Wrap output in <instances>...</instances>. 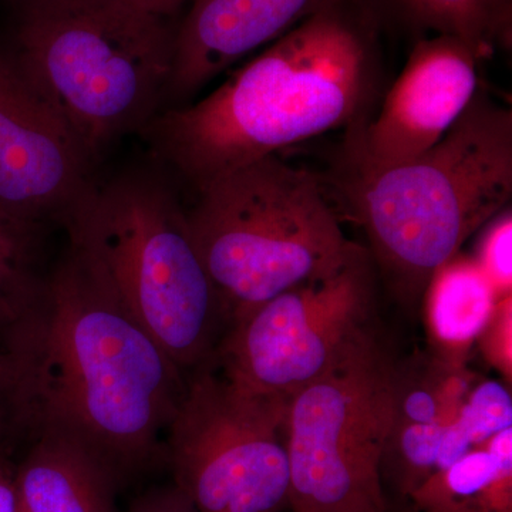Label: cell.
I'll return each mask as SVG.
<instances>
[{"label":"cell","instance_id":"1","mask_svg":"<svg viewBox=\"0 0 512 512\" xmlns=\"http://www.w3.org/2000/svg\"><path fill=\"white\" fill-rule=\"evenodd\" d=\"M0 350L13 433L79 441L121 480L165 460L187 375L131 318L82 248L67 239L32 313Z\"/></svg>","mask_w":512,"mask_h":512},{"label":"cell","instance_id":"2","mask_svg":"<svg viewBox=\"0 0 512 512\" xmlns=\"http://www.w3.org/2000/svg\"><path fill=\"white\" fill-rule=\"evenodd\" d=\"M377 16L335 0L197 103L161 110L140 136L195 190L369 117L379 86Z\"/></svg>","mask_w":512,"mask_h":512},{"label":"cell","instance_id":"3","mask_svg":"<svg viewBox=\"0 0 512 512\" xmlns=\"http://www.w3.org/2000/svg\"><path fill=\"white\" fill-rule=\"evenodd\" d=\"M369 254L406 301L512 197V111L478 89L439 143L407 163L342 175Z\"/></svg>","mask_w":512,"mask_h":512},{"label":"cell","instance_id":"4","mask_svg":"<svg viewBox=\"0 0 512 512\" xmlns=\"http://www.w3.org/2000/svg\"><path fill=\"white\" fill-rule=\"evenodd\" d=\"M174 40L126 0H25L8 49L96 163L164 109Z\"/></svg>","mask_w":512,"mask_h":512},{"label":"cell","instance_id":"5","mask_svg":"<svg viewBox=\"0 0 512 512\" xmlns=\"http://www.w3.org/2000/svg\"><path fill=\"white\" fill-rule=\"evenodd\" d=\"M64 231L185 375L210 360L227 315L163 177L131 171L97 184Z\"/></svg>","mask_w":512,"mask_h":512},{"label":"cell","instance_id":"6","mask_svg":"<svg viewBox=\"0 0 512 512\" xmlns=\"http://www.w3.org/2000/svg\"><path fill=\"white\" fill-rule=\"evenodd\" d=\"M188 225L228 325L279 293L338 271L359 249L319 178L275 156L200 188Z\"/></svg>","mask_w":512,"mask_h":512},{"label":"cell","instance_id":"7","mask_svg":"<svg viewBox=\"0 0 512 512\" xmlns=\"http://www.w3.org/2000/svg\"><path fill=\"white\" fill-rule=\"evenodd\" d=\"M396 369L379 340L288 400L292 512H387L383 457Z\"/></svg>","mask_w":512,"mask_h":512},{"label":"cell","instance_id":"8","mask_svg":"<svg viewBox=\"0 0 512 512\" xmlns=\"http://www.w3.org/2000/svg\"><path fill=\"white\" fill-rule=\"evenodd\" d=\"M357 249L338 271L279 293L229 323L210 363L239 390L289 399L376 342L375 274Z\"/></svg>","mask_w":512,"mask_h":512},{"label":"cell","instance_id":"9","mask_svg":"<svg viewBox=\"0 0 512 512\" xmlns=\"http://www.w3.org/2000/svg\"><path fill=\"white\" fill-rule=\"evenodd\" d=\"M288 400L239 390L210 360L187 376L165 436V460L198 512L289 507Z\"/></svg>","mask_w":512,"mask_h":512},{"label":"cell","instance_id":"10","mask_svg":"<svg viewBox=\"0 0 512 512\" xmlns=\"http://www.w3.org/2000/svg\"><path fill=\"white\" fill-rule=\"evenodd\" d=\"M94 161L9 49H0V210L66 229L96 188Z\"/></svg>","mask_w":512,"mask_h":512},{"label":"cell","instance_id":"11","mask_svg":"<svg viewBox=\"0 0 512 512\" xmlns=\"http://www.w3.org/2000/svg\"><path fill=\"white\" fill-rule=\"evenodd\" d=\"M480 59L456 37H421L377 116L349 128L343 174L407 163L446 136L476 96Z\"/></svg>","mask_w":512,"mask_h":512},{"label":"cell","instance_id":"12","mask_svg":"<svg viewBox=\"0 0 512 512\" xmlns=\"http://www.w3.org/2000/svg\"><path fill=\"white\" fill-rule=\"evenodd\" d=\"M335 0H192L175 28L164 109L187 104L242 57L271 45ZM163 109V110H164Z\"/></svg>","mask_w":512,"mask_h":512},{"label":"cell","instance_id":"13","mask_svg":"<svg viewBox=\"0 0 512 512\" xmlns=\"http://www.w3.org/2000/svg\"><path fill=\"white\" fill-rule=\"evenodd\" d=\"M15 473L20 512H116L120 478L79 441L36 431Z\"/></svg>","mask_w":512,"mask_h":512},{"label":"cell","instance_id":"14","mask_svg":"<svg viewBox=\"0 0 512 512\" xmlns=\"http://www.w3.org/2000/svg\"><path fill=\"white\" fill-rule=\"evenodd\" d=\"M409 498L417 512H512V427L431 474Z\"/></svg>","mask_w":512,"mask_h":512},{"label":"cell","instance_id":"15","mask_svg":"<svg viewBox=\"0 0 512 512\" xmlns=\"http://www.w3.org/2000/svg\"><path fill=\"white\" fill-rule=\"evenodd\" d=\"M424 293L430 330L443 356L464 359L493 316L500 293L476 259L461 252L434 272Z\"/></svg>","mask_w":512,"mask_h":512},{"label":"cell","instance_id":"16","mask_svg":"<svg viewBox=\"0 0 512 512\" xmlns=\"http://www.w3.org/2000/svg\"><path fill=\"white\" fill-rule=\"evenodd\" d=\"M397 22L430 36L456 37L481 60L511 46L512 0H365Z\"/></svg>","mask_w":512,"mask_h":512},{"label":"cell","instance_id":"17","mask_svg":"<svg viewBox=\"0 0 512 512\" xmlns=\"http://www.w3.org/2000/svg\"><path fill=\"white\" fill-rule=\"evenodd\" d=\"M45 231L0 210V345L42 296L47 274L40 269Z\"/></svg>","mask_w":512,"mask_h":512},{"label":"cell","instance_id":"18","mask_svg":"<svg viewBox=\"0 0 512 512\" xmlns=\"http://www.w3.org/2000/svg\"><path fill=\"white\" fill-rule=\"evenodd\" d=\"M510 427H512L510 389L494 380L477 383L468 394L457 419L447 426L437 471L451 466L468 451L481 446L495 434Z\"/></svg>","mask_w":512,"mask_h":512},{"label":"cell","instance_id":"19","mask_svg":"<svg viewBox=\"0 0 512 512\" xmlns=\"http://www.w3.org/2000/svg\"><path fill=\"white\" fill-rule=\"evenodd\" d=\"M477 255V264L493 282L500 296L511 295L512 285V217L511 210H504L487 222L483 228Z\"/></svg>","mask_w":512,"mask_h":512},{"label":"cell","instance_id":"20","mask_svg":"<svg viewBox=\"0 0 512 512\" xmlns=\"http://www.w3.org/2000/svg\"><path fill=\"white\" fill-rule=\"evenodd\" d=\"M511 295L501 296L478 343L491 365L511 377Z\"/></svg>","mask_w":512,"mask_h":512},{"label":"cell","instance_id":"21","mask_svg":"<svg viewBox=\"0 0 512 512\" xmlns=\"http://www.w3.org/2000/svg\"><path fill=\"white\" fill-rule=\"evenodd\" d=\"M8 360L0 350V437L13 433L12 424V390H10Z\"/></svg>","mask_w":512,"mask_h":512},{"label":"cell","instance_id":"22","mask_svg":"<svg viewBox=\"0 0 512 512\" xmlns=\"http://www.w3.org/2000/svg\"><path fill=\"white\" fill-rule=\"evenodd\" d=\"M0 512H20L15 474L0 461Z\"/></svg>","mask_w":512,"mask_h":512},{"label":"cell","instance_id":"23","mask_svg":"<svg viewBox=\"0 0 512 512\" xmlns=\"http://www.w3.org/2000/svg\"><path fill=\"white\" fill-rule=\"evenodd\" d=\"M137 8L147 10L154 15L170 18L174 13L183 8V6L191 3L192 0H126Z\"/></svg>","mask_w":512,"mask_h":512},{"label":"cell","instance_id":"24","mask_svg":"<svg viewBox=\"0 0 512 512\" xmlns=\"http://www.w3.org/2000/svg\"><path fill=\"white\" fill-rule=\"evenodd\" d=\"M127 512H164V487L140 495Z\"/></svg>","mask_w":512,"mask_h":512},{"label":"cell","instance_id":"25","mask_svg":"<svg viewBox=\"0 0 512 512\" xmlns=\"http://www.w3.org/2000/svg\"><path fill=\"white\" fill-rule=\"evenodd\" d=\"M164 512H198L187 495L177 487H164Z\"/></svg>","mask_w":512,"mask_h":512}]
</instances>
